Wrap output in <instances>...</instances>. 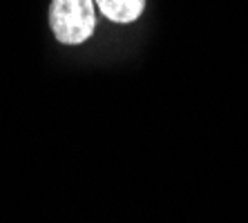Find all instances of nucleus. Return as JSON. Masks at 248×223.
I'll return each instance as SVG.
<instances>
[{
  "label": "nucleus",
  "instance_id": "1",
  "mask_svg": "<svg viewBox=\"0 0 248 223\" xmlns=\"http://www.w3.org/2000/svg\"><path fill=\"white\" fill-rule=\"evenodd\" d=\"M49 25L58 43L81 45L92 38L96 27L94 0H52Z\"/></svg>",
  "mask_w": 248,
  "mask_h": 223
},
{
  "label": "nucleus",
  "instance_id": "2",
  "mask_svg": "<svg viewBox=\"0 0 248 223\" xmlns=\"http://www.w3.org/2000/svg\"><path fill=\"white\" fill-rule=\"evenodd\" d=\"M108 20L112 23H134L145 9V0H94Z\"/></svg>",
  "mask_w": 248,
  "mask_h": 223
}]
</instances>
